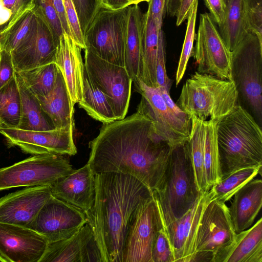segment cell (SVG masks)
<instances>
[{
  "instance_id": "1",
  "label": "cell",
  "mask_w": 262,
  "mask_h": 262,
  "mask_svg": "<svg viewBox=\"0 0 262 262\" xmlns=\"http://www.w3.org/2000/svg\"><path fill=\"white\" fill-rule=\"evenodd\" d=\"M89 145L87 163L94 174L122 173L136 178L151 191L161 188L172 147L157 134L151 119L140 110L103 124Z\"/></svg>"
},
{
  "instance_id": "2",
  "label": "cell",
  "mask_w": 262,
  "mask_h": 262,
  "mask_svg": "<svg viewBox=\"0 0 262 262\" xmlns=\"http://www.w3.org/2000/svg\"><path fill=\"white\" fill-rule=\"evenodd\" d=\"M93 205L85 212L101 262H122L128 231L140 203L152 191L130 175L115 172L94 174Z\"/></svg>"
},
{
  "instance_id": "3",
  "label": "cell",
  "mask_w": 262,
  "mask_h": 262,
  "mask_svg": "<svg viewBox=\"0 0 262 262\" xmlns=\"http://www.w3.org/2000/svg\"><path fill=\"white\" fill-rule=\"evenodd\" d=\"M222 178L245 168L262 166V132L252 115L238 103L217 123Z\"/></svg>"
},
{
  "instance_id": "4",
  "label": "cell",
  "mask_w": 262,
  "mask_h": 262,
  "mask_svg": "<svg viewBox=\"0 0 262 262\" xmlns=\"http://www.w3.org/2000/svg\"><path fill=\"white\" fill-rule=\"evenodd\" d=\"M238 97L233 80L196 72L183 85L176 104L190 116L217 123L238 104Z\"/></svg>"
},
{
  "instance_id": "5",
  "label": "cell",
  "mask_w": 262,
  "mask_h": 262,
  "mask_svg": "<svg viewBox=\"0 0 262 262\" xmlns=\"http://www.w3.org/2000/svg\"><path fill=\"white\" fill-rule=\"evenodd\" d=\"M200 192L195 184L186 142L172 148L164 182L152 191L164 225L184 215L193 205Z\"/></svg>"
},
{
  "instance_id": "6",
  "label": "cell",
  "mask_w": 262,
  "mask_h": 262,
  "mask_svg": "<svg viewBox=\"0 0 262 262\" xmlns=\"http://www.w3.org/2000/svg\"><path fill=\"white\" fill-rule=\"evenodd\" d=\"M231 76L238 93L260 122L262 119V41L248 30L231 51Z\"/></svg>"
},
{
  "instance_id": "7",
  "label": "cell",
  "mask_w": 262,
  "mask_h": 262,
  "mask_svg": "<svg viewBox=\"0 0 262 262\" xmlns=\"http://www.w3.org/2000/svg\"><path fill=\"white\" fill-rule=\"evenodd\" d=\"M128 6L100 8L84 34L86 48L101 59L124 67Z\"/></svg>"
},
{
  "instance_id": "8",
  "label": "cell",
  "mask_w": 262,
  "mask_h": 262,
  "mask_svg": "<svg viewBox=\"0 0 262 262\" xmlns=\"http://www.w3.org/2000/svg\"><path fill=\"white\" fill-rule=\"evenodd\" d=\"M236 235L225 203L211 200L201 217L196 233L195 254L191 262H217Z\"/></svg>"
},
{
  "instance_id": "9",
  "label": "cell",
  "mask_w": 262,
  "mask_h": 262,
  "mask_svg": "<svg viewBox=\"0 0 262 262\" xmlns=\"http://www.w3.org/2000/svg\"><path fill=\"white\" fill-rule=\"evenodd\" d=\"M74 170L63 155H33L0 168V191L19 187L51 185Z\"/></svg>"
},
{
  "instance_id": "10",
  "label": "cell",
  "mask_w": 262,
  "mask_h": 262,
  "mask_svg": "<svg viewBox=\"0 0 262 262\" xmlns=\"http://www.w3.org/2000/svg\"><path fill=\"white\" fill-rule=\"evenodd\" d=\"M133 82L141 95L137 109L151 119L157 134L172 148L186 143L190 135L191 118H182L174 114L157 88L149 86L141 80Z\"/></svg>"
},
{
  "instance_id": "11",
  "label": "cell",
  "mask_w": 262,
  "mask_h": 262,
  "mask_svg": "<svg viewBox=\"0 0 262 262\" xmlns=\"http://www.w3.org/2000/svg\"><path fill=\"white\" fill-rule=\"evenodd\" d=\"M193 56L198 72L220 79L232 80L231 52L229 50L209 13L200 14Z\"/></svg>"
},
{
  "instance_id": "12",
  "label": "cell",
  "mask_w": 262,
  "mask_h": 262,
  "mask_svg": "<svg viewBox=\"0 0 262 262\" xmlns=\"http://www.w3.org/2000/svg\"><path fill=\"white\" fill-rule=\"evenodd\" d=\"M84 67L105 94L117 120L125 118L129 107L132 79L124 67L107 62L85 49Z\"/></svg>"
},
{
  "instance_id": "13",
  "label": "cell",
  "mask_w": 262,
  "mask_h": 262,
  "mask_svg": "<svg viewBox=\"0 0 262 262\" xmlns=\"http://www.w3.org/2000/svg\"><path fill=\"white\" fill-rule=\"evenodd\" d=\"M163 226L159 205L152 194L140 203L134 214L125 240L122 262H152L154 241Z\"/></svg>"
},
{
  "instance_id": "14",
  "label": "cell",
  "mask_w": 262,
  "mask_h": 262,
  "mask_svg": "<svg viewBox=\"0 0 262 262\" xmlns=\"http://www.w3.org/2000/svg\"><path fill=\"white\" fill-rule=\"evenodd\" d=\"M74 122L65 127L45 131H33L0 127V134L9 146H17L24 152L33 155L42 154H76L73 140Z\"/></svg>"
},
{
  "instance_id": "15",
  "label": "cell",
  "mask_w": 262,
  "mask_h": 262,
  "mask_svg": "<svg viewBox=\"0 0 262 262\" xmlns=\"http://www.w3.org/2000/svg\"><path fill=\"white\" fill-rule=\"evenodd\" d=\"M34 9L36 20L31 32L11 52L16 72L55 62L58 43L46 19Z\"/></svg>"
},
{
  "instance_id": "16",
  "label": "cell",
  "mask_w": 262,
  "mask_h": 262,
  "mask_svg": "<svg viewBox=\"0 0 262 262\" xmlns=\"http://www.w3.org/2000/svg\"><path fill=\"white\" fill-rule=\"evenodd\" d=\"M86 223L82 210L52 196L29 228L44 236L50 243L71 237Z\"/></svg>"
},
{
  "instance_id": "17",
  "label": "cell",
  "mask_w": 262,
  "mask_h": 262,
  "mask_svg": "<svg viewBox=\"0 0 262 262\" xmlns=\"http://www.w3.org/2000/svg\"><path fill=\"white\" fill-rule=\"evenodd\" d=\"M211 198L209 190L201 191L193 205L184 215L163 225L174 262H191L195 254L196 233L201 217Z\"/></svg>"
},
{
  "instance_id": "18",
  "label": "cell",
  "mask_w": 262,
  "mask_h": 262,
  "mask_svg": "<svg viewBox=\"0 0 262 262\" xmlns=\"http://www.w3.org/2000/svg\"><path fill=\"white\" fill-rule=\"evenodd\" d=\"M48 244L32 229L0 223V254L8 262H39Z\"/></svg>"
},
{
  "instance_id": "19",
  "label": "cell",
  "mask_w": 262,
  "mask_h": 262,
  "mask_svg": "<svg viewBox=\"0 0 262 262\" xmlns=\"http://www.w3.org/2000/svg\"><path fill=\"white\" fill-rule=\"evenodd\" d=\"M50 185L27 187L0 198V223L29 228L52 196Z\"/></svg>"
},
{
  "instance_id": "20",
  "label": "cell",
  "mask_w": 262,
  "mask_h": 262,
  "mask_svg": "<svg viewBox=\"0 0 262 262\" xmlns=\"http://www.w3.org/2000/svg\"><path fill=\"white\" fill-rule=\"evenodd\" d=\"M101 262L93 233L88 223L71 237L48 243L39 262Z\"/></svg>"
},
{
  "instance_id": "21",
  "label": "cell",
  "mask_w": 262,
  "mask_h": 262,
  "mask_svg": "<svg viewBox=\"0 0 262 262\" xmlns=\"http://www.w3.org/2000/svg\"><path fill=\"white\" fill-rule=\"evenodd\" d=\"M50 187L53 196L80 209L84 213L93 205L95 195V177L88 163L59 178Z\"/></svg>"
},
{
  "instance_id": "22",
  "label": "cell",
  "mask_w": 262,
  "mask_h": 262,
  "mask_svg": "<svg viewBox=\"0 0 262 262\" xmlns=\"http://www.w3.org/2000/svg\"><path fill=\"white\" fill-rule=\"evenodd\" d=\"M81 51L67 33L60 37L54 63L64 77L73 106L82 98L84 63Z\"/></svg>"
},
{
  "instance_id": "23",
  "label": "cell",
  "mask_w": 262,
  "mask_h": 262,
  "mask_svg": "<svg viewBox=\"0 0 262 262\" xmlns=\"http://www.w3.org/2000/svg\"><path fill=\"white\" fill-rule=\"evenodd\" d=\"M228 207L236 234L251 227L262 206V181L253 179L234 194Z\"/></svg>"
},
{
  "instance_id": "24",
  "label": "cell",
  "mask_w": 262,
  "mask_h": 262,
  "mask_svg": "<svg viewBox=\"0 0 262 262\" xmlns=\"http://www.w3.org/2000/svg\"><path fill=\"white\" fill-rule=\"evenodd\" d=\"M143 14L138 5L128 6L124 67L133 82L142 78Z\"/></svg>"
},
{
  "instance_id": "25",
  "label": "cell",
  "mask_w": 262,
  "mask_h": 262,
  "mask_svg": "<svg viewBox=\"0 0 262 262\" xmlns=\"http://www.w3.org/2000/svg\"><path fill=\"white\" fill-rule=\"evenodd\" d=\"M217 262H262V218L236 234Z\"/></svg>"
},
{
  "instance_id": "26",
  "label": "cell",
  "mask_w": 262,
  "mask_h": 262,
  "mask_svg": "<svg viewBox=\"0 0 262 262\" xmlns=\"http://www.w3.org/2000/svg\"><path fill=\"white\" fill-rule=\"evenodd\" d=\"M36 97L55 128L65 127L74 122V106L59 68L52 90L45 96Z\"/></svg>"
},
{
  "instance_id": "27",
  "label": "cell",
  "mask_w": 262,
  "mask_h": 262,
  "mask_svg": "<svg viewBox=\"0 0 262 262\" xmlns=\"http://www.w3.org/2000/svg\"><path fill=\"white\" fill-rule=\"evenodd\" d=\"M21 99V115L17 128L33 131H45L55 128L42 108L36 96L25 85L18 73L15 72Z\"/></svg>"
},
{
  "instance_id": "28",
  "label": "cell",
  "mask_w": 262,
  "mask_h": 262,
  "mask_svg": "<svg viewBox=\"0 0 262 262\" xmlns=\"http://www.w3.org/2000/svg\"><path fill=\"white\" fill-rule=\"evenodd\" d=\"M162 30L158 29L147 10L143 14L141 80L147 85L155 88H157L156 60L160 33Z\"/></svg>"
},
{
  "instance_id": "29",
  "label": "cell",
  "mask_w": 262,
  "mask_h": 262,
  "mask_svg": "<svg viewBox=\"0 0 262 262\" xmlns=\"http://www.w3.org/2000/svg\"><path fill=\"white\" fill-rule=\"evenodd\" d=\"M78 106L92 118L103 124L117 120L107 97L92 80L85 67L82 98L78 102Z\"/></svg>"
},
{
  "instance_id": "30",
  "label": "cell",
  "mask_w": 262,
  "mask_h": 262,
  "mask_svg": "<svg viewBox=\"0 0 262 262\" xmlns=\"http://www.w3.org/2000/svg\"><path fill=\"white\" fill-rule=\"evenodd\" d=\"M191 116L190 135L186 142L192 166L194 180L200 192L206 190L204 174V153L206 141V120Z\"/></svg>"
},
{
  "instance_id": "31",
  "label": "cell",
  "mask_w": 262,
  "mask_h": 262,
  "mask_svg": "<svg viewBox=\"0 0 262 262\" xmlns=\"http://www.w3.org/2000/svg\"><path fill=\"white\" fill-rule=\"evenodd\" d=\"M226 10L224 21L219 27L220 33L231 52L248 31L243 0H224Z\"/></svg>"
},
{
  "instance_id": "32",
  "label": "cell",
  "mask_w": 262,
  "mask_h": 262,
  "mask_svg": "<svg viewBox=\"0 0 262 262\" xmlns=\"http://www.w3.org/2000/svg\"><path fill=\"white\" fill-rule=\"evenodd\" d=\"M204 167L206 190H209L222 179L217 138V123L210 120H206Z\"/></svg>"
},
{
  "instance_id": "33",
  "label": "cell",
  "mask_w": 262,
  "mask_h": 262,
  "mask_svg": "<svg viewBox=\"0 0 262 262\" xmlns=\"http://www.w3.org/2000/svg\"><path fill=\"white\" fill-rule=\"evenodd\" d=\"M261 166H255L236 170L223 177L209 189L211 200L223 203L230 200L234 194L257 174H261Z\"/></svg>"
},
{
  "instance_id": "34",
  "label": "cell",
  "mask_w": 262,
  "mask_h": 262,
  "mask_svg": "<svg viewBox=\"0 0 262 262\" xmlns=\"http://www.w3.org/2000/svg\"><path fill=\"white\" fill-rule=\"evenodd\" d=\"M21 115V99L15 76L0 90V118L3 126L17 128Z\"/></svg>"
},
{
  "instance_id": "35",
  "label": "cell",
  "mask_w": 262,
  "mask_h": 262,
  "mask_svg": "<svg viewBox=\"0 0 262 262\" xmlns=\"http://www.w3.org/2000/svg\"><path fill=\"white\" fill-rule=\"evenodd\" d=\"M58 70L57 66L53 62L17 73L32 93L36 97H43L52 90Z\"/></svg>"
},
{
  "instance_id": "36",
  "label": "cell",
  "mask_w": 262,
  "mask_h": 262,
  "mask_svg": "<svg viewBox=\"0 0 262 262\" xmlns=\"http://www.w3.org/2000/svg\"><path fill=\"white\" fill-rule=\"evenodd\" d=\"M36 20L34 8L24 14L0 38L2 50L11 52L31 32Z\"/></svg>"
},
{
  "instance_id": "37",
  "label": "cell",
  "mask_w": 262,
  "mask_h": 262,
  "mask_svg": "<svg viewBox=\"0 0 262 262\" xmlns=\"http://www.w3.org/2000/svg\"><path fill=\"white\" fill-rule=\"evenodd\" d=\"M198 2V0H195L189 11L187 18L186 34L176 75L177 85L179 84L183 77L188 60L192 55L193 42L195 37V27Z\"/></svg>"
},
{
  "instance_id": "38",
  "label": "cell",
  "mask_w": 262,
  "mask_h": 262,
  "mask_svg": "<svg viewBox=\"0 0 262 262\" xmlns=\"http://www.w3.org/2000/svg\"><path fill=\"white\" fill-rule=\"evenodd\" d=\"M248 30L262 41V0H243Z\"/></svg>"
},
{
  "instance_id": "39",
  "label": "cell",
  "mask_w": 262,
  "mask_h": 262,
  "mask_svg": "<svg viewBox=\"0 0 262 262\" xmlns=\"http://www.w3.org/2000/svg\"><path fill=\"white\" fill-rule=\"evenodd\" d=\"M77 13L80 26L85 33L101 8L100 0H72Z\"/></svg>"
},
{
  "instance_id": "40",
  "label": "cell",
  "mask_w": 262,
  "mask_h": 262,
  "mask_svg": "<svg viewBox=\"0 0 262 262\" xmlns=\"http://www.w3.org/2000/svg\"><path fill=\"white\" fill-rule=\"evenodd\" d=\"M35 7L47 20L58 43L59 38L64 31L53 0H35Z\"/></svg>"
},
{
  "instance_id": "41",
  "label": "cell",
  "mask_w": 262,
  "mask_h": 262,
  "mask_svg": "<svg viewBox=\"0 0 262 262\" xmlns=\"http://www.w3.org/2000/svg\"><path fill=\"white\" fill-rule=\"evenodd\" d=\"M151 257L152 262H174L172 251L164 226L156 233Z\"/></svg>"
},
{
  "instance_id": "42",
  "label": "cell",
  "mask_w": 262,
  "mask_h": 262,
  "mask_svg": "<svg viewBox=\"0 0 262 262\" xmlns=\"http://www.w3.org/2000/svg\"><path fill=\"white\" fill-rule=\"evenodd\" d=\"M63 4L71 36L81 49L85 50L86 47L84 35L81 29L79 19L72 1L64 0Z\"/></svg>"
},
{
  "instance_id": "43",
  "label": "cell",
  "mask_w": 262,
  "mask_h": 262,
  "mask_svg": "<svg viewBox=\"0 0 262 262\" xmlns=\"http://www.w3.org/2000/svg\"><path fill=\"white\" fill-rule=\"evenodd\" d=\"M165 59V41L163 32L162 30L160 33L156 60L157 88H164L169 92L171 81L166 73Z\"/></svg>"
},
{
  "instance_id": "44",
  "label": "cell",
  "mask_w": 262,
  "mask_h": 262,
  "mask_svg": "<svg viewBox=\"0 0 262 262\" xmlns=\"http://www.w3.org/2000/svg\"><path fill=\"white\" fill-rule=\"evenodd\" d=\"M10 51L3 49L0 53V90L15 75Z\"/></svg>"
},
{
  "instance_id": "45",
  "label": "cell",
  "mask_w": 262,
  "mask_h": 262,
  "mask_svg": "<svg viewBox=\"0 0 262 262\" xmlns=\"http://www.w3.org/2000/svg\"><path fill=\"white\" fill-rule=\"evenodd\" d=\"M35 6V0H16L11 11L7 27L0 36V38L9 30L13 25L26 12Z\"/></svg>"
},
{
  "instance_id": "46",
  "label": "cell",
  "mask_w": 262,
  "mask_h": 262,
  "mask_svg": "<svg viewBox=\"0 0 262 262\" xmlns=\"http://www.w3.org/2000/svg\"><path fill=\"white\" fill-rule=\"evenodd\" d=\"M213 21L221 27L224 21L226 5L224 0H203Z\"/></svg>"
},
{
  "instance_id": "47",
  "label": "cell",
  "mask_w": 262,
  "mask_h": 262,
  "mask_svg": "<svg viewBox=\"0 0 262 262\" xmlns=\"http://www.w3.org/2000/svg\"><path fill=\"white\" fill-rule=\"evenodd\" d=\"M166 6V0H150L148 3L147 10L159 30H162Z\"/></svg>"
},
{
  "instance_id": "48",
  "label": "cell",
  "mask_w": 262,
  "mask_h": 262,
  "mask_svg": "<svg viewBox=\"0 0 262 262\" xmlns=\"http://www.w3.org/2000/svg\"><path fill=\"white\" fill-rule=\"evenodd\" d=\"M53 1L54 6L60 20L64 33H67L71 36V33L67 20L63 1L62 0H53Z\"/></svg>"
},
{
  "instance_id": "49",
  "label": "cell",
  "mask_w": 262,
  "mask_h": 262,
  "mask_svg": "<svg viewBox=\"0 0 262 262\" xmlns=\"http://www.w3.org/2000/svg\"><path fill=\"white\" fill-rule=\"evenodd\" d=\"M195 0H182L178 11L177 13L176 25L180 26L187 19L189 11Z\"/></svg>"
},
{
  "instance_id": "50",
  "label": "cell",
  "mask_w": 262,
  "mask_h": 262,
  "mask_svg": "<svg viewBox=\"0 0 262 262\" xmlns=\"http://www.w3.org/2000/svg\"><path fill=\"white\" fill-rule=\"evenodd\" d=\"M101 8L110 10H119L128 6V0H100Z\"/></svg>"
},
{
  "instance_id": "51",
  "label": "cell",
  "mask_w": 262,
  "mask_h": 262,
  "mask_svg": "<svg viewBox=\"0 0 262 262\" xmlns=\"http://www.w3.org/2000/svg\"><path fill=\"white\" fill-rule=\"evenodd\" d=\"M182 0H166V12L171 16H176Z\"/></svg>"
},
{
  "instance_id": "52",
  "label": "cell",
  "mask_w": 262,
  "mask_h": 262,
  "mask_svg": "<svg viewBox=\"0 0 262 262\" xmlns=\"http://www.w3.org/2000/svg\"><path fill=\"white\" fill-rule=\"evenodd\" d=\"M150 1V0H128V6L138 5L140 3L143 2H146L148 3Z\"/></svg>"
},
{
  "instance_id": "53",
  "label": "cell",
  "mask_w": 262,
  "mask_h": 262,
  "mask_svg": "<svg viewBox=\"0 0 262 262\" xmlns=\"http://www.w3.org/2000/svg\"><path fill=\"white\" fill-rule=\"evenodd\" d=\"M0 262H8L7 260L0 254Z\"/></svg>"
},
{
  "instance_id": "54",
  "label": "cell",
  "mask_w": 262,
  "mask_h": 262,
  "mask_svg": "<svg viewBox=\"0 0 262 262\" xmlns=\"http://www.w3.org/2000/svg\"><path fill=\"white\" fill-rule=\"evenodd\" d=\"M3 126V124H2V121H1V119L0 118V127H2Z\"/></svg>"
},
{
  "instance_id": "55",
  "label": "cell",
  "mask_w": 262,
  "mask_h": 262,
  "mask_svg": "<svg viewBox=\"0 0 262 262\" xmlns=\"http://www.w3.org/2000/svg\"><path fill=\"white\" fill-rule=\"evenodd\" d=\"M2 47L1 43L0 42V53H1V52L2 51Z\"/></svg>"
},
{
  "instance_id": "56",
  "label": "cell",
  "mask_w": 262,
  "mask_h": 262,
  "mask_svg": "<svg viewBox=\"0 0 262 262\" xmlns=\"http://www.w3.org/2000/svg\"><path fill=\"white\" fill-rule=\"evenodd\" d=\"M1 0H0V3H1Z\"/></svg>"
},
{
  "instance_id": "57",
  "label": "cell",
  "mask_w": 262,
  "mask_h": 262,
  "mask_svg": "<svg viewBox=\"0 0 262 262\" xmlns=\"http://www.w3.org/2000/svg\"><path fill=\"white\" fill-rule=\"evenodd\" d=\"M63 1H64V0H62Z\"/></svg>"
}]
</instances>
